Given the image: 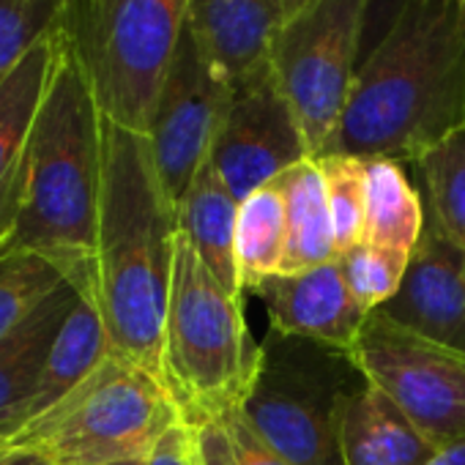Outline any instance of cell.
Segmentation results:
<instances>
[{
	"label": "cell",
	"instance_id": "cell-1",
	"mask_svg": "<svg viewBox=\"0 0 465 465\" xmlns=\"http://www.w3.org/2000/svg\"><path fill=\"white\" fill-rule=\"evenodd\" d=\"M465 126V15L451 0H405L359 64L326 153L419 162Z\"/></svg>",
	"mask_w": 465,
	"mask_h": 465
},
{
	"label": "cell",
	"instance_id": "cell-2",
	"mask_svg": "<svg viewBox=\"0 0 465 465\" xmlns=\"http://www.w3.org/2000/svg\"><path fill=\"white\" fill-rule=\"evenodd\" d=\"M178 239L148 134L104 118L96 293L113 356L162 378V340ZM164 383V381H162Z\"/></svg>",
	"mask_w": 465,
	"mask_h": 465
},
{
	"label": "cell",
	"instance_id": "cell-3",
	"mask_svg": "<svg viewBox=\"0 0 465 465\" xmlns=\"http://www.w3.org/2000/svg\"><path fill=\"white\" fill-rule=\"evenodd\" d=\"M104 173V115L74 42L61 31L55 66L34 118L23 192L6 247L94 261Z\"/></svg>",
	"mask_w": 465,
	"mask_h": 465
},
{
	"label": "cell",
	"instance_id": "cell-4",
	"mask_svg": "<svg viewBox=\"0 0 465 465\" xmlns=\"http://www.w3.org/2000/svg\"><path fill=\"white\" fill-rule=\"evenodd\" d=\"M261 367L244 299L232 296L178 232L162 340V381L183 421L244 405Z\"/></svg>",
	"mask_w": 465,
	"mask_h": 465
},
{
	"label": "cell",
	"instance_id": "cell-5",
	"mask_svg": "<svg viewBox=\"0 0 465 465\" xmlns=\"http://www.w3.org/2000/svg\"><path fill=\"white\" fill-rule=\"evenodd\" d=\"M181 419L153 372L107 356L58 405L34 419L6 449H31L53 465H110L143 460Z\"/></svg>",
	"mask_w": 465,
	"mask_h": 465
},
{
	"label": "cell",
	"instance_id": "cell-6",
	"mask_svg": "<svg viewBox=\"0 0 465 465\" xmlns=\"http://www.w3.org/2000/svg\"><path fill=\"white\" fill-rule=\"evenodd\" d=\"M361 383L351 353L269 331L242 411L293 465H345L342 416Z\"/></svg>",
	"mask_w": 465,
	"mask_h": 465
},
{
	"label": "cell",
	"instance_id": "cell-7",
	"mask_svg": "<svg viewBox=\"0 0 465 465\" xmlns=\"http://www.w3.org/2000/svg\"><path fill=\"white\" fill-rule=\"evenodd\" d=\"M189 0H72L66 34L107 121L148 134Z\"/></svg>",
	"mask_w": 465,
	"mask_h": 465
},
{
	"label": "cell",
	"instance_id": "cell-8",
	"mask_svg": "<svg viewBox=\"0 0 465 465\" xmlns=\"http://www.w3.org/2000/svg\"><path fill=\"white\" fill-rule=\"evenodd\" d=\"M370 0H310L285 20L274 50V77L302 126L310 156H326L359 69Z\"/></svg>",
	"mask_w": 465,
	"mask_h": 465
},
{
	"label": "cell",
	"instance_id": "cell-9",
	"mask_svg": "<svg viewBox=\"0 0 465 465\" xmlns=\"http://www.w3.org/2000/svg\"><path fill=\"white\" fill-rule=\"evenodd\" d=\"M351 359L435 449L465 438V353L430 342L375 310Z\"/></svg>",
	"mask_w": 465,
	"mask_h": 465
},
{
	"label": "cell",
	"instance_id": "cell-10",
	"mask_svg": "<svg viewBox=\"0 0 465 465\" xmlns=\"http://www.w3.org/2000/svg\"><path fill=\"white\" fill-rule=\"evenodd\" d=\"M232 94L236 88L205 58L186 25L148 129L156 170L173 205L208 162Z\"/></svg>",
	"mask_w": 465,
	"mask_h": 465
},
{
	"label": "cell",
	"instance_id": "cell-11",
	"mask_svg": "<svg viewBox=\"0 0 465 465\" xmlns=\"http://www.w3.org/2000/svg\"><path fill=\"white\" fill-rule=\"evenodd\" d=\"M208 159L239 203L312 159L272 66L236 88Z\"/></svg>",
	"mask_w": 465,
	"mask_h": 465
},
{
	"label": "cell",
	"instance_id": "cell-12",
	"mask_svg": "<svg viewBox=\"0 0 465 465\" xmlns=\"http://www.w3.org/2000/svg\"><path fill=\"white\" fill-rule=\"evenodd\" d=\"M381 312L443 348L465 353V255L427 219L400 293Z\"/></svg>",
	"mask_w": 465,
	"mask_h": 465
},
{
	"label": "cell",
	"instance_id": "cell-13",
	"mask_svg": "<svg viewBox=\"0 0 465 465\" xmlns=\"http://www.w3.org/2000/svg\"><path fill=\"white\" fill-rule=\"evenodd\" d=\"M263 302L272 331L321 342L351 353L367 312L353 302L340 263H323L296 274H277L250 291Z\"/></svg>",
	"mask_w": 465,
	"mask_h": 465
},
{
	"label": "cell",
	"instance_id": "cell-14",
	"mask_svg": "<svg viewBox=\"0 0 465 465\" xmlns=\"http://www.w3.org/2000/svg\"><path fill=\"white\" fill-rule=\"evenodd\" d=\"M285 20L282 0H189L186 25L219 74L239 88L272 66Z\"/></svg>",
	"mask_w": 465,
	"mask_h": 465
},
{
	"label": "cell",
	"instance_id": "cell-15",
	"mask_svg": "<svg viewBox=\"0 0 465 465\" xmlns=\"http://www.w3.org/2000/svg\"><path fill=\"white\" fill-rule=\"evenodd\" d=\"M91 272L94 263L74 274V280L50 296L28 323L0 342V446H6L31 424L50 348Z\"/></svg>",
	"mask_w": 465,
	"mask_h": 465
},
{
	"label": "cell",
	"instance_id": "cell-16",
	"mask_svg": "<svg viewBox=\"0 0 465 465\" xmlns=\"http://www.w3.org/2000/svg\"><path fill=\"white\" fill-rule=\"evenodd\" d=\"M61 31L36 45L20 61V66L0 83V250L6 247L15 230L23 192L25 148L55 66Z\"/></svg>",
	"mask_w": 465,
	"mask_h": 465
},
{
	"label": "cell",
	"instance_id": "cell-17",
	"mask_svg": "<svg viewBox=\"0 0 465 465\" xmlns=\"http://www.w3.org/2000/svg\"><path fill=\"white\" fill-rule=\"evenodd\" d=\"M432 454L435 446L364 378L342 416L345 465H421Z\"/></svg>",
	"mask_w": 465,
	"mask_h": 465
},
{
	"label": "cell",
	"instance_id": "cell-18",
	"mask_svg": "<svg viewBox=\"0 0 465 465\" xmlns=\"http://www.w3.org/2000/svg\"><path fill=\"white\" fill-rule=\"evenodd\" d=\"M178 232L192 244L208 272L232 293L244 299L236 272V219L239 200L230 194L211 159L197 170L189 189L175 205Z\"/></svg>",
	"mask_w": 465,
	"mask_h": 465
},
{
	"label": "cell",
	"instance_id": "cell-19",
	"mask_svg": "<svg viewBox=\"0 0 465 465\" xmlns=\"http://www.w3.org/2000/svg\"><path fill=\"white\" fill-rule=\"evenodd\" d=\"M107 356H113V351H110V334L104 326L99 293H96V266H94V272L83 282L77 304L66 315L50 348L42 383L36 391L34 419H39L53 405H58L69 391H74L88 375H94L102 367Z\"/></svg>",
	"mask_w": 465,
	"mask_h": 465
},
{
	"label": "cell",
	"instance_id": "cell-20",
	"mask_svg": "<svg viewBox=\"0 0 465 465\" xmlns=\"http://www.w3.org/2000/svg\"><path fill=\"white\" fill-rule=\"evenodd\" d=\"M285 197L288 255L282 274L307 272L340 258L326 181L318 159H304L277 178Z\"/></svg>",
	"mask_w": 465,
	"mask_h": 465
},
{
	"label": "cell",
	"instance_id": "cell-21",
	"mask_svg": "<svg viewBox=\"0 0 465 465\" xmlns=\"http://www.w3.org/2000/svg\"><path fill=\"white\" fill-rule=\"evenodd\" d=\"M367 167V230L364 244L411 258L427 216L419 192L394 159H364Z\"/></svg>",
	"mask_w": 465,
	"mask_h": 465
},
{
	"label": "cell",
	"instance_id": "cell-22",
	"mask_svg": "<svg viewBox=\"0 0 465 465\" xmlns=\"http://www.w3.org/2000/svg\"><path fill=\"white\" fill-rule=\"evenodd\" d=\"M288 255L285 197L277 178L255 189L239 203L236 219V272L242 293H250L263 280L282 274Z\"/></svg>",
	"mask_w": 465,
	"mask_h": 465
},
{
	"label": "cell",
	"instance_id": "cell-23",
	"mask_svg": "<svg viewBox=\"0 0 465 465\" xmlns=\"http://www.w3.org/2000/svg\"><path fill=\"white\" fill-rule=\"evenodd\" d=\"M94 261L77 263L39 250H0V342Z\"/></svg>",
	"mask_w": 465,
	"mask_h": 465
},
{
	"label": "cell",
	"instance_id": "cell-24",
	"mask_svg": "<svg viewBox=\"0 0 465 465\" xmlns=\"http://www.w3.org/2000/svg\"><path fill=\"white\" fill-rule=\"evenodd\" d=\"M430 205V222L465 255V126L416 162Z\"/></svg>",
	"mask_w": 465,
	"mask_h": 465
},
{
	"label": "cell",
	"instance_id": "cell-25",
	"mask_svg": "<svg viewBox=\"0 0 465 465\" xmlns=\"http://www.w3.org/2000/svg\"><path fill=\"white\" fill-rule=\"evenodd\" d=\"M72 0H0V83L66 25Z\"/></svg>",
	"mask_w": 465,
	"mask_h": 465
},
{
	"label": "cell",
	"instance_id": "cell-26",
	"mask_svg": "<svg viewBox=\"0 0 465 465\" xmlns=\"http://www.w3.org/2000/svg\"><path fill=\"white\" fill-rule=\"evenodd\" d=\"M323 181H326V197L329 211L334 222V239L337 252H348L359 244H364L367 230V167L364 159L345 156V153H326L318 159Z\"/></svg>",
	"mask_w": 465,
	"mask_h": 465
},
{
	"label": "cell",
	"instance_id": "cell-27",
	"mask_svg": "<svg viewBox=\"0 0 465 465\" xmlns=\"http://www.w3.org/2000/svg\"><path fill=\"white\" fill-rule=\"evenodd\" d=\"M408 261L411 258L372 244H359L337 258L348 293L367 315L386 307L400 293Z\"/></svg>",
	"mask_w": 465,
	"mask_h": 465
},
{
	"label": "cell",
	"instance_id": "cell-28",
	"mask_svg": "<svg viewBox=\"0 0 465 465\" xmlns=\"http://www.w3.org/2000/svg\"><path fill=\"white\" fill-rule=\"evenodd\" d=\"M224 432L230 438V446L236 451L239 465H293L291 460H285L277 449H272L258 432L255 427L247 421L242 405L239 408H230L224 413H219Z\"/></svg>",
	"mask_w": 465,
	"mask_h": 465
},
{
	"label": "cell",
	"instance_id": "cell-29",
	"mask_svg": "<svg viewBox=\"0 0 465 465\" xmlns=\"http://www.w3.org/2000/svg\"><path fill=\"white\" fill-rule=\"evenodd\" d=\"M145 465H203L194 427L178 419L145 454Z\"/></svg>",
	"mask_w": 465,
	"mask_h": 465
},
{
	"label": "cell",
	"instance_id": "cell-30",
	"mask_svg": "<svg viewBox=\"0 0 465 465\" xmlns=\"http://www.w3.org/2000/svg\"><path fill=\"white\" fill-rule=\"evenodd\" d=\"M402 6H405V0H370V4H367V17H364L359 64L381 45V39L389 34V28L394 25V20H397Z\"/></svg>",
	"mask_w": 465,
	"mask_h": 465
},
{
	"label": "cell",
	"instance_id": "cell-31",
	"mask_svg": "<svg viewBox=\"0 0 465 465\" xmlns=\"http://www.w3.org/2000/svg\"><path fill=\"white\" fill-rule=\"evenodd\" d=\"M421 465H465V438L435 449V454Z\"/></svg>",
	"mask_w": 465,
	"mask_h": 465
},
{
	"label": "cell",
	"instance_id": "cell-32",
	"mask_svg": "<svg viewBox=\"0 0 465 465\" xmlns=\"http://www.w3.org/2000/svg\"><path fill=\"white\" fill-rule=\"evenodd\" d=\"M0 465H53V462L31 449H6L0 454Z\"/></svg>",
	"mask_w": 465,
	"mask_h": 465
},
{
	"label": "cell",
	"instance_id": "cell-33",
	"mask_svg": "<svg viewBox=\"0 0 465 465\" xmlns=\"http://www.w3.org/2000/svg\"><path fill=\"white\" fill-rule=\"evenodd\" d=\"M307 4H310V0H282V9H285V15H288V17H293V15H296V12H302Z\"/></svg>",
	"mask_w": 465,
	"mask_h": 465
},
{
	"label": "cell",
	"instance_id": "cell-34",
	"mask_svg": "<svg viewBox=\"0 0 465 465\" xmlns=\"http://www.w3.org/2000/svg\"><path fill=\"white\" fill-rule=\"evenodd\" d=\"M110 465H145V457H143V460H124V462H110Z\"/></svg>",
	"mask_w": 465,
	"mask_h": 465
},
{
	"label": "cell",
	"instance_id": "cell-35",
	"mask_svg": "<svg viewBox=\"0 0 465 465\" xmlns=\"http://www.w3.org/2000/svg\"><path fill=\"white\" fill-rule=\"evenodd\" d=\"M451 4H457V9H460V12L465 15V0H451Z\"/></svg>",
	"mask_w": 465,
	"mask_h": 465
},
{
	"label": "cell",
	"instance_id": "cell-36",
	"mask_svg": "<svg viewBox=\"0 0 465 465\" xmlns=\"http://www.w3.org/2000/svg\"><path fill=\"white\" fill-rule=\"evenodd\" d=\"M4 451H6V446H0V454H4Z\"/></svg>",
	"mask_w": 465,
	"mask_h": 465
}]
</instances>
